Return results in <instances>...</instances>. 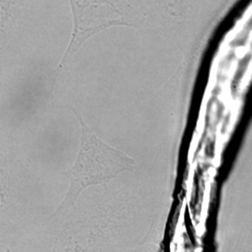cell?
<instances>
[{
  "mask_svg": "<svg viewBox=\"0 0 252 252\" xmlns=\"http://www.w3.org/2000/svg\"><path fill=\"white\" fill-rule=\"evenodd\" d=\"M76 115L81 128L80 153L72 168L66 173L69 189L55 210V214L68 211L83 189L109 180L122 169L123 165L120 154L102 142L83 123L81 116L77 113Z\"/></svg>",
  "mask_w": 252,
  "mask_h": 252,
  "instance_id": "6da1fadb",
  "label": "cell"
},
{
  "mask_svg": "<svg viewBox=\"0 0 252 252\" xmlns=\"http://www.w3.org/2000/svg\"><path fill=\"white\" fill-rule=\"evenodd\" d=\"M70 4L73 34L59 69L69 63L85 41L100 31L134 23L133 11L126 0H70Z\"/></svg>",
  "mask_w": 252,
  "mask_h": 252,
  "instance_id": "7a4b0ae2",
  "label": "cell"
},
{
  "mask_svg": "<svg viewBox=\"0 0 252 252\" xmlns=\"http://www.w3.org/2000/svg\"><path fill=\"white\" fill-rule=\"evenodd\" d=\"M19 0H0V36H4L8 31L9 21L13 16Z\"/></svg>",
  "mask_w": 252,
  "mask_h": 252,
  "instance_id": "3957f363",
  "label": "cell"
},
{
  "mask_svg": "<svg viewBox=\"0 0 252 252\" xmlns=\"http://www.w3.org/2000/svg\"><path fill=\"white\" fill-rule=\"evenodd\" d=\"M8 157L4 150L0 147V200L5 202L8 187Z\"/></svg>",
  "mask_w": 252,
  "mask_h": 252,
  "instance_id": "277c9868",
  "label": "cell"
},
{
  "mask_svg": "<svg viewBox=\"0 0 252 252\" xmlns=\"http://www.w3.org/2000/svg\"><path fill=\"white\" fill-rule=\"evenodd\" d=\"M0 252H10L9 248L1 241H0Z\"/></svg>",
  "mask_w": 252,
  "mask_h": 252,
  "instance_id": "5b68a950",
  "label": "cell"
}]
</instances>
